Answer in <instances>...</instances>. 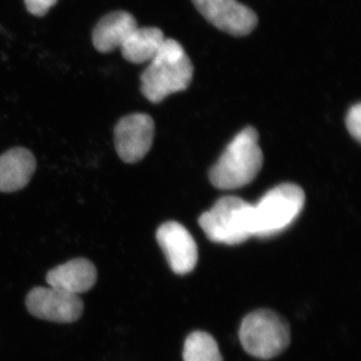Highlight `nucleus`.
I'll use <instances>...</instances> for the list:
<instances>
[{"label":"nucleus","instance_id":"1","mask_svg":"<svg viewBox=\"0 0 361 361\" xmlns=\"http://www.w3.org/2000/svg\"><path fill=\"white\" fill-rule=\"evenodd\" d=\"M194 68L184 47L173 39H165L141 75L142 94L151 103L158 104L175 92L186 90Z\"/></svg>","mask_w":361,"mask_h":361},{"label":"nucleus","instance_id":"2","mask_svg":"<svg viewBox=\"0 0 361 361\" xmlns=\"http://www.w3.org/2000/svg\"><path fill=\"white\" fill-rule=\"evenodd\" d=\"M257 130L247 127L228 145L211 169V183L220 190H235L250 184L263 165Z\"/></svg>","mask_w":361,"mask_h":361},{"label":"nucleus","instance_id":"3","mask_svg":"<svg viewBox=\"0 0 361 361\" xmlns=\"http://www.w3.org/2000/svg\"><path fill=\"white\" fill-rule=\"evenodd\" d=\"M209 239L225 245H238L254 237L253 205L238 197H223L199 219Z\"/></svg>","mask_w":361,"mask_h":361},{"label":"nucleus","instance_id":"4","mask_svg":"<svg viewBox=\"0 0 361 361\" xmlns=\"http://www.w3.org/2000/svg\"><path fill=\"white\" fill-rule=\"evenodd\" d=\"M305 194L295 184L273 188L253 205L254 237L268 238L279 234L298 218Z\"/></svg>","mask_w":361,"mask_h":361},{"label":"nucleus","instance_id":"5","mask_svg":"<svg viewBox=\"0 0 361 361\" xmlns=\"http://www.w3.org/2000/svg\"><path fill=\"white\" fill-rule=\"evenodd\" d=\"M239 337L247 353L260 360H270L288 348L290 329L277 313L259 310L244 318Z\"/></svg>","mask_w":361,"mask_h":361},{"label":"nucleus","instance_id":"6","mask_svg":"<svg viewBox=\"0 0 361 361\" xmlns=\"http://www.w3.org/2000/svg\"><path fill=\"white\" fill-rule=\"evenodd\" d=\"M25 303L30 314L59 323L77 322L84 310L80 297L51 286L35 287L26 296Z\"/></svg>","mask_w":361,"mask_h":361},{"label":"nucleus","instance_id":"7","mask_svg":"<svg viewBox=\"0 0 361 361\" xmlns=\"http://www.w3.org/2000/svg\"><path fill=\"white\" fill-rule=\"evenodd\" d=\"M155 134L153 118L146 114L123 116L115 128V147L125 163L135 164L149 153Z\"/></svg>","mask_w":361,"mask_h":361},{"label":"nucleus","instance_id":"8","mask_svg":"<svg viewBox=\"0 0 361 361\" xmlns=\"http://www.w3.org/2000/svg\"><path fill=\"white\" fill-rule=\"evenodd\" d=\"M199 13L211 25L234 37H245L253 32L258 18L250 7L237 0H192Z\"/></svg>","mask_w":361,"mask_h":361},{"label":"nucleus","instance_id":"9","mask_svg":"<svg viewBox=\"0 0 361 361\" xmlns=\"http://www.w3.org/2000/svg\"><path fill=\"white\" fill-rule=\"evenodd\" d=\"M156 237L176 274H188L195 269L198 262V247L184 226L175 221L164 223Z\"/></svg>","mask_w":361,"mask_h":361},{"label":"nucleus","instance_id":"10","mask_svg":"<svg viewBox=\"0 0 361 361\" xmlns=\"http://www.w3.org/2000/svg\"><path fill=\"white\" fill-rule=\"evenodd\" d=\"M97 278L94 265L87 259L78 258L49 271L47 282L49 286L78 296L92 289Z\"/></svg>","mask_w":361,"mask_h":361},{"label":"nucleus","instance_id":"11","mask_svg":"<svg viewBox=\"0 0 361 361\" xmlns=\"http://www.w3.org/2000/svg\"><path fill=\"white\" fill-rule=\"evenodd\" d=\"M137 27V23L133 14L125 11H114L97 23L92 32V44L97 51L108 54L121 49Z\"/></svg>","mask_w":361,"mask_h":361},{"label":"nucleus","instance_id":"12","mask_svg":"<svg viewBox=\"0 0 361 361\" xmlns=\"http://www.w3.org/2000/svg\"><path fill=\"white\" fill-rule=\"evenodd\" d=\"M37 168L35 156L28 149H9L0 156V192L11 193L28 184Z\"/></svg>","mask_w":361,"mask_h":361},{"label":"nucleus","instance_id":"13","mask_svg":"<svg viewBox=\"0 0 361 361\" xmlns=\"http://www.w3.org/2000/svg\"><path fill=\"white\" fill-rule=\"evenodd\" d=\"M164 40L165 35L160 28L154 26H137L123 42L121 51L123 58L128 61L140 65L152 61L160 49Z\"/></svg>","mask_w":361,"mask_h":361},{"label":"nucleus","instance_id":"14","mask_svg":"<svg viewBox=\"0 0 361 361\" xmlns=\"http://www.w3.org/2000/svg\"><path fill=\"white\" fill-rule=\"evenodd\" d=\"M183 357L184 361H223L217 342L203 331H195L187 337Z\"/></svg>","mask_w":361,"mask_h":361},{"label":"nucleus","instance_id":"15","mask_svg":"<svg viewBox=\"0 0 361 361\" xmlns=\"http://www.w3.org/2000/svg\"><path fill=\"white\" fill-rule=\"evenodd\" d=\"M346 128L349 134L360 142L361 139V104H355L349 109L346 116Z\"/></svg>","mask_w":361,"mask_h":361},{"label":"nucleus","instance_id":"16","mask_svg":"<svg viewBox=\"0 0 361 361\" xmlns=\"http://www.w3.org/2000/svg\"><path fill=\"white\" fill-rule=\"evenodd\" d=\"M56 2L58 0H25L28 13L40 18L45 16Z\"/></svg>","mask_w":361,"mask_h":361}]
</instances>
